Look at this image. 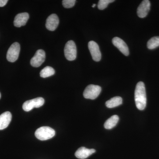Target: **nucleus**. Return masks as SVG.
Segmentation results:
<instances>
[{
    "mask_svg": "<svg viewBox=\"0 0 159 159\" xmlns=\"http://www.w3.org/2000/svg\"><path fill=\"white\" fill-rule=\"evenodd\" d=\"M135 101L137 108L139 110L145 109L146 105V95L145 84L140 81L137 84L135 90Z\"/></svg>",
    "mask_w": 159,
    "mask_h": 159,
    "instance_id": "1",
    "label": "nucleus"
},
{
    "mask_svg": "<svg viewBox=\"0 0 159 159\" xmlns=\"http://www.w3.org/2000/svg\"><path fill=\"white\" fill-rule=\"evenodd\" d=\"M35 137L41 141H45L52 139L55 135V131L49 126H42L35 131Z\"/></svg>",
    "mask_w": 159,
    "mask_h": 159,
    "instance_id": "2",
    "label": "nucleus"
},
{
    "mask_svg": "<svg viewBox=\"0 0 159 159\" xmlns=\"http://www.w3.org/2000/svg\"><path fill=\"white\" fill-rule=\"evenodd\" d=\"M66 58L69 61H74L77 57V47L73 41H69L66 43L64 48Z\"/></svg>",
    "mask_w": 159,
    "mask_h": 159,
    "instance_id": "3",
    "label": "nucleus"
},
{
    "mask_svg": "<svg viewBox=\"0 0 159 159\" xmlns=\"http://www.w3.org/2000/svg\"><path fill=\"white\" fill-rule=\"evenodd\" d=\"M101 88L99 86L90 84L88 86L83 93L84 97L86 99H96L101 93Z\"/></svg>",
    "mask_w": 159,
    "mask_h": 159,
    "instance_id": "4",
    "label": "nucleus"
},
{
    "mask_svg": "<svg viewBox=\"0 0 159 159\" xmlns=\"http://www.w3.org/2000/svg\"><path fill=\"white\" fill-rule=\"evenodd\" d=\"M45 100L42 97H37L24 102L23 109L25 111H29L34 108H39L43 105Z\"/></svg>",
    "mask_w": 159,
    "mask_h": 159,
    "instance_id": "5",
    "label": "nucleus"
},
{
    "mask_svg": "<svg viewBox=\"0 0 159 159\" xmlns=\"http://www.w3.org/2000/svg\"><path fill=\"white\" fill-rule=\"evenodd\" d=\"M20 47L18 43H13L10 48H9L7 52V60L9 62H14L17 60L19 55Z\"/></svg>",
    "mask_w": 159,
    "mask_h": 159,
    "instance_id": "6",
    "label": "nucleus"
},
{
    "mask_svg": "<svg viewBox=\"0 0 159 159\" xmlns=\"http://www.w3.org/2000/svg\"><path fill=\"white\" fill-rule=\"evenodd\" d=\"M46 58V54L43 50H39L32 57L30 61V63L32 66L38 67L45 61Z\"/></svg>",
    "mask_w": 159,
    "mask_h": 159,
    "instance_id": "7",
    "label": "nucleus"
},
{
    "mask_svg": "<svg viewBox=\"0 0 159 159\" xmlns=\"http://www.w3.org/2000/svg\"><path fill=\"white\" fill-rule=\"evenodd\" d=\"M88 47L93 59L95 61H99L101 60V54L97 43L91 41L89 43Z\"/></svg>",
    "mask_w": 159,
    "mask_h": 159,
    "instance_id": "8",
    "label": "nucleus"
},
{
    "mask_svg": "<svg viewBox=\"0 0 159 159\" xmlns=\"http://www.w3.org/2000/svg\"><path fill=\"white\" fill-rule=\"evenodd\" d=\"M112 43L115 47H116L119 51L125 55L128 56L129 54V50L125 42L119 37H115L113 39Z\"/></svg>",
    "mask_w": 159,
    "mask_h": 159,
    "instance_id": "9",
    "label": "nucleus"
},
{
    "mask_svg": "<svg viewBox=\"0 0 159 159\" xmlns=\"http://www.w3.org/2000/svg\"><path fill=\"white\" fill-rule=\"evenodd\" d=\"M59 20L57 15L52 14L47 18L46 27L49 31H54L59 25Z\"/></svg>",
    "mask_w": 159,
    "mask_h": 159,
    "instance_id": "10",
    "label": "nucleus"
},
{
    "mask_svg": "<svg viewBox=\"0 0 159 159\" xmlns=\"http://www.w3.org/2000/svg\"><path fill=\"white\" fill-rule=\"evenodd\" d=\"M150 8V2L148 0H144L139 5L137 9V14L140 18H144L148 15Z\"/></svg>",
    "mask_w": 159,
    "mask_h": 159,
    "instance_id": "11",
    "label": "nucleus"
},
{
    "mask_svg": "<svg viewBox=\"0 0 159 159\" xmlns=\"http://www.w3.org/2000/svg\"><path fill=\"white\" fill-rule=\"evenodd\" d=\"M29 14L27 12L19 13L15 17L14 26L18 28L25 26L29 19Z\"/></svg>",
    "mask_w": 159,
    "mask_h": 159,
    "instance_id": "12",
    "label": "nucleus"
},
{
    "mask_svg": "<svg viewBox=\"0 0 159 159\" xmlns=\"http://www.w3.org/2000/svg\"><path fill=\"white\" fill-rule=\"evenodd\" d=\"M96 152V150L94 149H89L85 147H81L77 149L75 152V155L77 158L84 159L88 157Z\"/></svg>",
    "mask_w": 159,
    "mask_h": 159,
    "instance_id": "13",
    "label": "nucleus"
},
{
    "mask_svg": "<svg viewBox=\"0 0 159 159\" xmlns=\"http://www.w3.org/2000/svg\"><path fill=\"white\" fill-rule=\"evenodd\" d=\"M11 114L10 112L6 111L0 115V130L8 127L11 120Z\"/></svg>",
    "mask_w": 159,
    "mask_h": 159,
    "instance_id": "14",
    "label": "nucleus"
},
{
    "mask_svg": "<svg viewBox=\"0 0 159 159\" xmlns=\"http://www.w3.org/2000/svg\"><path fill=\"white\" fill-rule=\"evenodd\" d=\"M122 103V98L121 97H116L112 98L110 100L107 101L106 102V106L108 108H114L121 105Z\"/></svg>",
    "mask_w": 159,
    "mask_h": 159,
    "instance_id": "15",
    "label": "nucleus"
},
{
    "mask_svg": "<svg viewBox=\"0 0 159 159\" xmlns=\"http://www.w3.org/2000/svg\"><path fill=\"white\" fill-rule=\"evenodd\" d=\"M119 117L117 115L112 116L107 119L104 123V128L106 129H111L113 128L119 122Z\"/></svg>",
    "mask_w": 159,
    "mask_h": 159,
    "instance_id": "16",
    "label": "nucleus"
},
{
    "mask_svg": "<svg viewBox=\"0 0 159 159\" xmlns=\"http://www.w3.org/2000/svg\"><path fill=\"white\" fill-rule=\"evenodd\" d=\"M55 74V71L53 68L51 66H46L43 69L40 73V76L43 78L51 77Z\"/></svg>",
    "mask_w": 159,
    "mask_h": 159,
    "instance_id": "17",
    "label": "nucleus"
},
{
    "mask_svg": "<svg viewBox=\"0 0 159 159\" xmlns=\"http://www.w3.org/2000/svg\"><path fill=\"white\" fill-rule=\"evenodd\" d=\"M159 46V37L156 36L152 38L147 43V47L149 49H155Z\"/></svg>",
    "mask_w": 159,
    "mask_h": 159,
    "instance_id": "18",
    "label": "nucleus"
},
{
    "mask_svg": "<svg viewBox=\"0 0 159 159\" xmlns=\"http://www.w3.org/2000/svg\"><path fill=\"white\" fill-rule=\"evenodd\" d=\"M114 2H115L114 0H100L98 4V9L100 10H103L107 7L109 4Z\"/></svg>",
    "mask_w": 159,
    "mask_h": 159,
    "instance_id": "19",
    "label": "nucleus"
},
{
    "mask_svg": "<svg viewBox=\"0 0 159 159\" xmlns=\"http://www.w3.org/2000/svg\"><path fill=\"white\" fill-rule=\"evenodd\" d=\"M62 2L63 7L67 9H69L74 7L76 2V1L75 0H63Z\"/></svg>",
    "mask_w": 159,
    "mask_h": 159,
    "instance_id": "20",
    "label": "nucleus"
},
{
    "mask_svg": "<svg viewBox=\"0 0 159 159\" xmlns=\"http://www.w3.org/2000/svg\"><path fill=\"white\" fill-rule=\"evenodd\" d=\"M8 2V0H0V7H2L6 6Z\"/></svg>",
    "mask_w": 159,
    "mask_h": 159,
    "instance_id": "21",
    "label": "nucleus"
},
{
    "mask_svg": "<svg viewBox=\"0 0 159 159\" xmlns=\"http://www.w3.org/2000/svg\"><path fill=\"white\" fill-rule=\"evenodd\" d=\"M96 6V4H93V6H92V7H93V8H94V7H95V6Z\"/></svg>",
    "mask_w": 159,
    "mask_h": 159,
    "instance_id": "22",
    "label": "nucleus"
},
{
    "mask_svg": "<svg viewBox=\"0 0 159 159\" xmlns=\"http://www.w3.org/2000/svg\"><path fill=\"white\" fill-rule=\"evenodd\" d=\"M1 93H0V98H1Z\"/></svg>",
    "mask_w": 159,
    "mask_h": 159,
    "instance_id": "23",
    "label": "nucleus"
}]
</instances>
